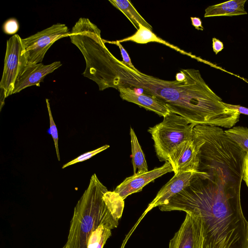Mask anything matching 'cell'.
Returning a JSON list of instances; mask_svg holds the SVG:
<instances>
[{
  "mask_svg": "<svg viewBox=\"0 0 248 248\" xmlns=\"http://www.w3.org/2000/svg\"><path fill=\"white\" fill-rule=\"evenodd\" d=\"M182 81L160 79L135 71L113 56L109 69L108 88L124 86L138 88L164 103L170 112L191 123L231 128L238 122L240 113L226 107L206 84L200 71L182 69Z\"/></svg>",
  "mask_w": 248,
  "mask_h": 248,
  "instance_id": "obj_1",
  "label": "cell"
},
{
  "mask_svg": "<svg viewBox=\"0 0 248 248\" xmlns=\"http://www.w3.org/2000/svg\"><path fill=\"white\" fill-rule=\"evenodd\" d=\"M159 209L200 216L203 248H248V221L242 211L240 197L212 196L188 185Z\"/></svg>",
  "mask_w": 248,
  "mask_h": 248,
  "instance_id": "obj_2",
  "label": "cell"
},
{
  "mask_svg": "<svg viewBox=\"0 0 248 248\" xmlns=\"http://www.w3.org/2000/svg\"><path fill=\"white\" fill-rule=\"evenodd\" d=\"M124 205V200L115 191H108L93 174L74 208L67 248H87L91 234L101 224L117 228Z\"/></svg>",
  "mask_w": 248,
  "mask_h": 248,
  "instance_id": "obj_3",
  "label": "cell"
},
{
  "mask_svg": "<svg viewBox=\"0 0 248 248\" xmlns=\"http://www.w3.org/2000/svg\"><path fill=\"white\" fill-rule=\"evenodd\" d=\"M195 124L182 116L170 112L163 121L148 131L154 142L156 155L160 161H168L171 152L181 143L192 137Z\"/></svg>",
  "mask_w": 248,
  "mask_h": 248,
  "instance_id": "obj_4",
  "label": "cell"
},
{
  "mask_svg": "<svg viewBox=\"0 0 248 248\" xmlns=\"http://www.w3.org/2000/svg\"><path fill=\"white\" fill-rule=\"evenodd\" d=\"M22 38L12 35L6 43L4 67L0 82V109L5 99L13 94L15 84L23 69L28 64L23 52Z\"/></svg>",
  "mask_w": 248,
  "mask_h": 248,
  "instance_id": "obj_5",
  "label": "cell"
},
{
  "mask_svg": "<svg viewBox=\"0 0 248 248\" xmlns=\"http://www.w3.org/2000/svg\"><path fill=\"white\" fill-rule=\"evenodd\" d=\"M70 32L66 25L58 23L22 38L23 52L28 64L41 63L52 44L63 37L69 36Z\"/></svg>",
  "mask_w": 248,
  "mask_h": 248,
  "instance_id": "obj_6",
  "label": "cell"
},
{
  "mask_svg": "<svg viewBox=\"0 0 248 248\" xmlns=\"http://www.w3.org/2000/svg\"><path fill=\"white\" fill-rule=\"evenodd\" d=\"M203 240L201 217L187 212L179 229L170 240L169 248H203Z\"/></svg>",
  "mask_w": 248,
  "mask_h": 248,
  "instance_id": "obj_7",
  "label": "cell"
},
{
  "mask_svg": "<svg viewBox=\"0 0 248 248\" xmlns=\"http://www.w3.org/2000/svg\"><path fill=\"white\" fill-rule=\"evenodd\" d=\"M171 172H173V168L170 163L166 161L160 167L155 168L148 171L137 172L126 178L115 188L114 191L124 200L129 195L141 191L146 185L155 179Z\"/></svg>",
  "mask_w": 248,
  "mask_h": 248,
  "instance_id": "obj_8",
  "label": "cell"
},
{
  "mask_svg": "<svg viewBox=\"0 0 248 248\" xmlns=\"http://www.w3.org/2000/svg\"><path fill=\"white\" fill-rule=\"evenodd\" d=\"M168 161L173 172H196L199 164L198 152L193 138L177 146L170 153Z\"/></svg>",
  "mask_w": 248,
  "mask_h": 248,
  "instance_id": "obj_9",
  "label": "cell"
},
{
  "mask_svg": "<svg viewBox=\"0 0 248 248\" xmlns=\"http://www.w3.org/2000/svg\"><path fill=\"white\" fill-rule=\"evenodd\" d=\"M62 65L60 61L46 65L42 62L27 64L16 81L13 94L18 93L30 86H39L47 75L52 73Z\"/></svg>",
  "mask_w": 248,
  "mask_h": 248,
  "instance_id": "obj_10",
  "label": "cell"
},
{
  "mask_svg": "<svg viewBox=\"0 0 248 248\" xmlns=\"http://www.w3.org/2000/svg\"><path fill=\"white\" fill-rule=\"evenodd\" d=\"M194 173L185 172L175 174L159 190L155 198L148 204L143 216L153 208L165 204L172 197L183 190L189 185Z\"/></svg>",
  "mask_w": 248,
  "mask_h": 248,
  "instance_id": "obj_11",
  "label": "cell"
},
{
  "mask_svg": "<svg viewBox=\"0 0 248 248\" xmlns=\"http://www.w3.org/2000/svg\"><path fill=\"white\" fill-rule=\"evenodd\" d=\"M122 99L136 104L147 110L164 117L170 113L167 106L155 97L144 93H139L131 88L120 86L117 89Z\"/></svg>",
  "mask_w": 248,
  "mask_h": 248,
  "instance_id": "obj_12",
  "label": "cell"
},
{
  "mask_svg": "<svg viewBox=\"0 0 248 248\" xmlns=\"http://www.w3.org/2000/svg\"><path fill=\"white\" fill-rule=\"evenodd\" d=\"M117 41L120 43L126 41H132L138 44H147L149 42H156L169 46L181 53L182 54L187 55L192 58L196 59L198 61L204 62V61L192 55L191 53L185 51L177 46L158 37L152 31L140 24H139V29L134 34Z\"/></svg>",
  "mask_w": 248,
  "mask_h": 248,
  "instance_id": "obj_13",
  "label": "cell"
},
{
  "mask_svg": "<svg viewBox=\"0 0 248 248\" xmlns=\"http://www.w3.org/2000/svg\"><path fill=\"white\" fill-rule=\"evenodd\" d=\"M247 0H231L208 6L205 10L204 17L232 16L247 14L245 9Z\"/></svg>",
  "mask_w": 248,
  "mask_h": 248,
  "instance_id": "obj_14",
  "label": "cell"
},
{
  "mask_svg": "<svg viewBox=\"0 0 248 248\" xmlns=\"http://www.w3.org/2000/svg\"><path fill=\"white\" fill-rule=\"evenodd\" d=\"M117 9L121 11L138 30L139 24L152 31V26L139 13L130 1L128 0H109Z\"/></svg>",
  "mask_w": 248,
  "mask_h": 248,
  "instance_id": "obj_15",
  "label": "cell"
},
{
  "mask_svg": "<svg viewBox=\"0 0 248 248\" xmlns=\"http://www.w3.org/2000/svg\"><path fill=\"white\" fill-rule=\"evenodd\" d=\"M130 135L131 144L132 163L134 174L137 172L148 171V166L145 155L135 131L132 127H130Z\"/></svg>",
  "mask_w": 248,
  "mask_h": 248,
  "instance_id": "obj_16",
  "label": "cell"
},
{
  "mask_svg": "<svg viewBox=\"0 0 248 248\" xmlns=\"http://www.w3.org/2000/svg\"><path fill=\"white\" fill-rule=\"evenodd\" d=\"M111 229L108 225H100L91 234L87 248H103L107 240L111 235Z\"/></svg>",
  "mask_w": 248,
  "mask_h": 248,
  "instance_id": "obj_17",
  "label": "cell"
},
{
  "mask_svg": "<svg viewBox=\"0 0 248 248\" xmlns=\"http://www.w3.org/2000/svg\"><path fill=\"white\" fill-rule=\"evenodd\" d=\"M226 135L243 150L248 152V128L237 126L224 131Z\"/></svg>",
  "mask_w": 248,
  "mask_h": 248,
  "instance_id": "obj_18",
  "label": "cell"
},
{
  "mask_svg": "<svg viewBox=\"0 0 248 248\" xmlns=\"http://www.w3.org/2000/svg\"><path fill=\"white\" fill-rule=\"evenodd\" d=\"M46 106L48 110L49 119V131L53 140L56 155L58 161H60V156L58 146V133L56 124L53 120L49 100L46 99Z\"/></svg>",
  "mask_w": 248,
  "mask_h": 248,
  "instance_id": "obj_19",
  "label": "cell"
},
{
  "mask_svg": "<svg viewBox=\"0 0 248 248\" xmlns=\"http://www.w3.org/2000/svg\"><path fill=\"white\" fill-rule=\"evenodd\" d=\"M109 147V145H105L103 146H101L96 149H95L93 151H91L87 153H85L77 157V158H75L74 159L69 161V162L67 163L66 164L63 165V166L62 167V169H64L67 166L75 164L77 163L82 162L83 161H85L86 160H87L94 155L102 152L103 151L108 149Z\"/></svg>",
  "mask_w": 248,
  "mask_h": 248,
  "instance_id": "obj_20",
  "label": "cell"
},
{
  "mask_svg": "<svg viewBox=\"0 0 248 248\" xmlns=\"http://www.w3.org/2000/svg\"><path fill=\"white\" fill-rule=\"evenodd\" d=\"M104 43H108L109 44H114L117 45L121 52V56L123 58V61H122V63L124 64L125 65L127 66L129 68L134 70L136 72H138L139 70L135 67V66L132 64L130 58L129 56V55L126 50L124 48L123 46L121 44L120 42L117 41H109L105 40L103 39Z\"/></svg>",
  "mask_w": 248,
  "mask_h": 248,
  "instance_id": "obj_21",
  "label": "cell"
},
{
  "mask_svg": "<svg viewBox=\"0 0 248 248\" xmlns=\"http://www.w3.org/2000/svg\"><path fill=\"white\" fill-rule=\"evenodd\" d=\"M19 28V25L16 18L7 19L3 24L2 30L4 33L9 35H15Z\"/></svg>",
  "mask_w": 248,
  "mask_h": 248,
  "instance_id": "obj_22",
  "label": "cell"
},
{
  "mask_svg": "<svg viewBox=\"0 0 248 248\" xmlns=\"http://www.w3.org/2000/svg\"><path fill=\"white\" fill-rule=\"evenodd\" d=\"M224 105L228 108L236 111L240 114L248 115V108L240 106L223 103Z\"/></svg>",
  "mask_w": 248,
  "mask_h": 248,
  "instance_id": "obj_23",
  "label": "cell"
},
{
  "mask_svg": "<svg viewBox=\"0 0 248 248\" xmlns=\"http://www.w3.org/2000/svg\"><path fill=\"white\" fill-rule=\"evenodd\" d=\"M212 47L216 54L221 51L224 48L223 43L215 37L212 38Z\"/></svg>",
  "mask_w": 248,
  "mask_h": 248,
  "instance_id": "obj_24",
  "label": "cell"
},
{
  "mask_svg": "<svg viewBox=\"0 0 248 248\" xmlns=\"http://www.w3.org/2000/svg\"><path fill=\"white\" fill-rule=\"evenodd\" d=\"M243 180L245 181L246 185L248 187V152L245 159Z\"/></svg>",
  "mask_w": 248,
  "mask_h": 248,
  "instance_id": "obj_25",
  "label": "cell"
},
{
  "mask_svg": "<svg viewBox=\"0 0 248 248\" xmlns=\"http://www.w3.org/2000/svg\"><path fill=\"white\" fill-rule=\"evenodd\" d=\"M192 25L196 29L200 31H203L204 28L202 25V22L199 17H190Z\"/></svg>",
  "mask_w": 248,
  "mask_h": 248,
  "instance_id": "obj_26",
  "label": "cell"
},
{
  "mask_svg": "<svg viewBox=\"0 0 248 248\" xmlns=\"http://www.w3.org/2000/svg\"><path fill=\"white\" fill-rule=\"evenodd\" d=\"M186 76L183 71L181 70L180 72L176 74L175 76V80L178 81H183L185 79Z\"/></svg>",
  "mask_w": 248,
  "mask_h": 248,
  "instance_id": "obj_27",
  "label": "cell"
},
{
  "mask_svg": "<svg viewBox=\"0 0 248 248\" xmlns=\"http://www.w3.org/2000/svg\"><path fill=\"white\" fill-rule=\"evenodd\" d=\"M128 237H129V236L126 237V238H125V239L124 241V242L123 243V244H122V246L121 248H124V245L126 244V242L127 240L128 239Z\"/></svg>",
  "mask_w": 248,
  "mask_h": 248,
  "instance_id": "obj_28",
  "label": "cell"
},
{
  "mask_svg": "<svg viewBox=\"0 0 248 248\" xmlns=\"http://www.w3.org/2000/svg\"><path fill=\"white\" fill-rule=\"evenodd\" d=\"M62 248H67V245L65 244Z\"/></svg>",
  "mask_w": 248,
  "mask_h": 248,
  "instance_id": "obj_29",
  "label": "cell"
},
{
  "mask_svg": "<svg viewBox=\"0 0 248 248\" xmlns=\"http://www.w3.org/2000/svg\"></svg>",
  "mask_w": 248,
  "mask_h": 248,
  "instance_id": "obj_30",
  "label": "cell"
}]
</instances>
